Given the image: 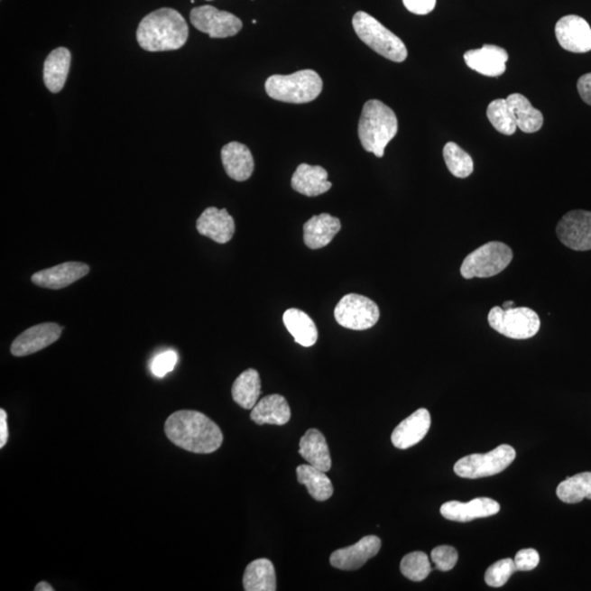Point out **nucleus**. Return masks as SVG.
<instances>
[{"mask_svg":"<svg viewBox=\"0 0 591 591\" xmlns=\"http://www.w3.org/2000/svg\"><path fill=\"white\" fill-rule=\"evenodd\" d=\"M501 505L492 498L479 497L469 503L447 502L440 508L441 516L451 522H467L475 519L494 516Z\"/></svg>","mask_w":591,"mask_h":591,"instance_id":"nucleus-17","label":"nucleus"},{"mask_svg":"<svg viewBox=\"0 0 591 591\" xmlns=\"http://www.w3.org/2000/svg\"><path fill=\"white\" fill-rule=\"evenodd\" d=\"M178 363V354L174 351H166L157 355L152 359L151 369L152 373L158 378L166 376L171 373Z\"/></svg>","mask_w":591,"mask_h":591,"instance_id":"nucleus-37","label":"nucleus"},{"mask_svg":"<svg viewBox=\"0 0 591 591\" xmlns=\"http://www.w3.org/2000/svg\"><path fill=\"white\" fill-rule=\"evenodd\" d=\"M321 77L315 70L305 69L291 75H273L266 80L265 90L272 99L286 104H308L320 96Z\"/></svg>","mask_w":591,"mask_h":591,"instance_id":"nucleus-4","label":"nucleus"},{"mask_svg":"<svg viewBox=\"0 0 591 591\" xmlns=\"http://www.w3.org/2000/svg\"><path fill=\"white\" fill-rule=\"evenodd\" d=\"M513 260V251L505 244L500 241H492L480 246L464 261L461 265L460 273L466 280L487 279L502 273Z\"/></svg>","mask_w":591,"mask_h":591,"instance_id":"nucleus-6","label":"nucleus"},{"mask_svg":"<svg viewBox=\"0 0 591 591\" xmlns=\"http://www.w3.org/2000/svg\"><path fill=\"white\" fill-rule=\"evenodd\" d=\"M487 320L495 331L513 340H527L536 336L541 326L537 312L527 307L506 310L498 306L492 308Z\"/></svg>","mask_w":591,"mask_h":591,"instance_id":"nucleus-7","label":"nucleus"},{"mask_svg":"<svg viewBox=\"0 0 591 591\" xmlns=\"http://www.w3.org/2000/svg\"><path fill=\"white\" fill-rule=\"evenodd\" d=\"M340 219L330 214L313 216L303 225V240L312 250L325 248L341 230Z\"/></svg>","mask_w":591,"mask_h":591,"instance_id":"nucleus-21","label":"nucleus"},{"mask_svg":"<svg viewBox=\"0 0 591 591\" xmlns=\"http://www.w3.org/2000/svg\"><path fill=\"white\" fill-rule=\"evenodd\" d=\"M35 591H53L54 588L48 583L41 582L37 585V587L34 588Z\"/></svg>","mask_w":591,"mask_h":591,"instance_id":"nucleus-42","label":"nucleus"},{"mask_svg":"<svg viewBox=\"0 0 591 591\" xmlns=\"http://www.w3.org/2000/svg\"><path fill=\"white\" fill-rule=\"evenodd\" d=\"M189 27L183 15L171 8H162L146 15L138 25L137 41L148 52H166L187 43Z\"/></svg>","mask_w":591,"mask_h":591,"instance_id":"nucleus-2","label":"nucleus"},{"mask_svg":"<svg viewBox=\"0 0 591 591\" xmlns=\"http://www.w3.org/2000/svg\"><path fill=\"white\" fill-rule=\"evenodd\" d=\"M516 569L521 572H528L536 568L540 562V555L537 549H523L516 554L515 559Z\"/></svg>","mask_w":591,"mask_h":591,"instance_id":"nucleus-38","label":"nucleus"},{"mask_svg":"<svg viewBox=\"0 0 591 591\" xmlns=\"http://www.w3.org/2000/svg\"><path fill=\"white\" fill-rule=\"evenodd\" d=\"M169 440L194 454H212L224 440L218 425L198 411H178L169 416L164 424Z\"/></svg>","mask_w":591,"mask_h":591,"instance_id":"nucleus-1","label":"nucleus"},{"mask_svg":"<svg viewBox=\"0 0 591 591\" xmlns=\"http://www.w3.org/2000/svg\"><path fill=\"white\" fill-rule=\"evenodd\" d=\"M61 331L63 328L56 323H41L20 334L13 342L10 352L15 357H23L42 351L59 340Z\"/></svg>","mask_w":591,"mask_h":591,"instance_id":"nucleus-13","label":"nucleus"},{"mask_svg":"<svg viewBox=\"0 0 591 591\" xmlns=\"http://www.w3.org/2000/svg\"><path fill=\"white\" fill-rule=\"evenodd\" d=\"M513 306V301H506L503 303V309H511Z\"/></svg>","mask_w":591,"mask_h":591,"instance_id":"nucleus-43","label":"nucleus"},{"mask_svg":"<svg viewBox=\"0 0 591 591\" xmlns=\"http://www.w3.org/2000/svg\"><path fill=\"white\" fill-rule=\"evenodd\" d=\"M291 187L296 192L313 198L327 193L332 188V183L328 180L325 168L302 163L292 176Z\"/></svg>","mask_w":591,"mask_h":591,"instance_id":"nucleus-22","label":"nucleus"},{"mask_svg":"<svg viewBox=\"0 0 591 591\" xmlns=\"http://www.w3.org/2000/svg\"><path fill=\"white\" fill-rule=\"evenodd\" d=\"M244 587L246 591L276 590L275 568L270 559H255L246 567L244 575Z\"/></svg>","mask_w":591,"mask_h":591,"instance_id":"nucleus-28","label":"nucleus"},{"mask_svg":"<svg viewBox=\"0 0 591 591\" xmlns=\"http://www.w3.org/2000/svg\"><path fill=\"white\" fill-rule=\"evenodd\" d=\"M557 235L569 249L591 250V212L577 209L565 214L557 226Z\"/></svg>","mask_w":591,"mask_h":591,"instance_id":"nucleus-11","label":"nucleus"},{"mask_svg":"<svg viewBox=\"0 0 591 591\" xmlns=\"http://www.w3.org/2000/svg\"><path fill=\"white\" fill-rule=\"evenodd\" d=\"M401 573L413 582H421L429 577L431 572L428 554L424 552H412L405 555L400 565Z\"/></svg>","mask_w":591,"mask_h":591,"instance_id":"nucleus-34","label":"nucleus"},{"mask_svg":"<svg viewBox=\"0 0 591 591\" xmlns=\"http://www.w3.org/2000/svg\"><path fill=\"white\" fill-rule=\"evenodd\" d=\"M430 423V414L428 410L415 411L395 428L392 436V444L399 449L411 448L428 435Z\"/></svg>","mask_w":591,"mask_h":591,"instance_id":"nucleus-19","label":"nucleus"},{"mask_svg":"<svg viewBox=\"0 0 591 591\" xmlns=\"http://www.w3.org/2000/svg\"><path fill=\"white\" fill-rule=\"evenodd\" d=\"M199 233L215 243L224 245L229 243L235 235V220L227 209L208 208L199 216L197 222Z\"/></svg>","mask_w":591,"mask_h":591,"instance_id":"nucleus-18","label":"nucleus"},{"mask_svg":"<svg viewBox=\"0 0 591 591\" xmlns=\"http://www.w3.org/2000/svg\"><path fill=\"white\" fill-rule=\"evenodd\" d=\"M405 8L415 14H429L436 6V0H403Z\"/></svg>","mask_w":591,"mask_h":591,"instance_id":"nucleus-39","label":"nucleus"},{"mask_svg":"<svg viewBox=\"0 0 591 591\" xmlns=\"http://www.w3.org/2000/svg\"><path fill=\"white\" fill-rule=\"evenodd\" d=\"M577 90L585 104L591 106V73L580 77L577 81Z\"/></svg>","mask_w":591,"mask_h":591,"instance_id":"nucleus-40","label":"nucleus"},{"mask_svg":"<svg viewBox=\"0 0 591 591\" xmlns=\"http://www.w3.org/2000/svg\"><path fill=\"white\" fill-rule=\"evenodd\" d=\"M282 320L296 343L305 347L315 346L318 340V328L306 312L291 308L285 311Z\"/></svg>","mask_w":591,"mask_h":591,"instance_id":"nucleus-27","label":"nucleus"},{"mask_svg":"<svg viewBox=\"0 0 591 591\" xmlns=\"http://www.w3.org/2000/svg\"><path fill=\"white\" fill-rule=\"evenodd\" d=\"M557 495L568 503H577L585 498L591 500V472L578 473L559 483Z\"/></svg>","mask_w":591,"mask_h":591,"instance_id":"nucleus-31","label":"nucleus"},{"mask_svg":"<svg viewBox=\"0 0 591 591\" xmlns=\"http://www.w3.org/2000/svg\"><path fill=\"white\" fill-rule=\"evenodd\" d=\"M353 27L358 38L383 58L402 63L408 58L407 46L397 35L367 13L358 12L353 18Z\"/></svg>","mask_w":591,"mask_h":591,"instance_id":"nucleus-5","label":"nucleus"},{"mask_svg":"<svg viewBox=\"0 0 591 591\" xmlns=\"http://www.w3.org/2000/svg\"><path fill=\"white\" fill-rule=\"evenodd\" d=\"M235 402L245 410H252L259 402L261 394L260 374L255 369L245 370L240 374L231 389Z\"/></svg>","mask_w":591,"mask_h":591,"instance_id":"nucleus-29","label":"nucleus"},{"mask_svg":"<svg viewBox=\"0 0 591 591\" xmlns=\"http://www.w3.org/2000/svg\"><path fill=\"white\" fill-rule=\"evenodd\" d=\"M398 118L393 110L379 100L365 104L358 125L359 141L365 151L383 158L384 149L398 133Z\"/></svg>","mask_w":591,"mask_h":591,"instance_id":"nucleus-3","label":"nucleus"},{"mask_svg":"<svg viewBox=\"0 0 591 591\" xmlns=\"http://www.w3.org/2000/svg\"><path fill=\"white\" fill-rule=\"evenodd\" d=\"M89 271L90 267L81 262H66L37 272L31 277V281L42 289L61 290L85 277Z\"/></svg>","mask_w":591,"mask_h":591,"instance_id":"nucleus-15","label":"nucleus"},{"mask_svg":"<svg viewBox=\"0 0 591 591\" xmlns=\"http://www.w3.org/2000/svg\"><path fill=\"white\" fill-rule=\"evenodd\" d=\"M189 18L195 28L213 39L235 37L243 29V22L235 14L208 5L192 9Z\"/></svg>","mask_w":591,"mask_h":591,"instance_id":"nucleus-10","label":"nucleus"},{"mask_svg":"<svg viewBox=\"0 0 591 591\" xmlns=\"http://www.w3.org/2000/svg\"><path fill=\"white\" fill-rule=\"evenodd\" d=\"M555 35L564 50L572 53H587L591 51V28L579 15L569 14L559 20Z\"/></svg>","mask_w":591,"mask_h":591,"instance_id":"nucleus-12","label":"nucleus"},{"mask_svg":"<svg viewBox=\"0 0 591 591\" xmlns=\"http://www.w3.org/2000/svg\"><path fill=\"white\" fill-rule=\"evenodd\" d=\"M222 161L226 172L235 181H246L254 171V156L244 143L233 142L225 145Z\"/></svg>","mask_w":591,"mask_h":591,"instance_id":"nucleus-20","label":"nucleus"},{"mask_svg":"<svg viewBox=\"0 0 591 591\" xmlns=\"http://www.w3.org/2000/svg\"><path fill=\"white\" fill-rule=\"evenodd\" d=\"M516 458V450L510 445H501L487 454H473L460 459L454 466L457 476L465 479H480L498 475L507 469Z\"/></svg>","mask_w":591,"mask_h":591,"instance_id":"nucleus-8","label":"nucleus"},{"mask_svg":"<svg viewBox=\"0 0 591 591\" xmlns=\"http://www.w3.org/2000/svg\"><path fill=\"white\" fill-rule=\"evenodd\" d=\"M300 455L313 466L323 472L331 470L332 460L330 450L320 430L311 429L301 437Z\"/></svg>","mask_w":591,"mask_h":591,"instance_id":"nucleus-24","label":"nucleus"},{"mask_svg":"<svg viewBox=\"0 0 591 591\" xmlns=\"http://www.w3.org/2000/svg\"><path fill=\"white\" fill-rule=\"evenodd\" d=\"M71 63L69 49L59 48L51 52L45 60L43 79L46 88L58 94L64 88Z\"/></svg>","mask_w":591,"mask_h":591,"instance_id":"nucleus-25","label":"nucleus"},{"mask_svg":"<svg viewBox=\"0 0 591 591\" xmlns=\"http://www.w3.org/2000/svg\"><path fill=\"white\" fill-rule=\"evenodd\" d=\"M296 472L298 482L307 486L308 492L316 501L325 502L333 495L332 482L326 475L327 472L311 465L300 466Z\"/></svg>","mask_w":591,"mask_h":591,"instance_id":"nucleus-30","label":"nucleus"},{"mask_svg":"<svg viewBox=\"0 0 591 591\" xmlns=\"http://www.w3.org/2000/svg\"><path fill=\"white\" fill-rule=\"evenodd\" d=\"M506 101L515 117L519 130L527 134L541 130L544 122L543 115L532 106L525 96L513 94L507 97Z\"/></svg>","mask_w":591,"mask_h":591,"instance_id":"nucleus-26","label":"nucleus"},{"mask_svg":"<svg viewBox=\"0 0 591 591\" xmlns=\"http://www.w3.org/2000/svg\"><path fill=\"white\" fill-rule=\"evenodd\" d=\"M382 548V540L376 536H367L359 540L354 546L337 549L330 558L333 568L342 570L361 568L368 559L376 557Z\"/></svg>","mask_w":591,"mask_h":591,"instance_id":"nucleus-14","label":"nucleus"},{"mask_svg":"<svg viewBox=\"0 0 591 591\" xmlns=\"http://www.w3.org/2000/svg\"><path fill=\"white\" fill-rule=\"evenodd\" d=\"M516 565L512 559H503L491 565L485 573V583L491 587H502L516 572Z\"/></svg>","mask_w":591,"mask_h":591,"instance_id":"nucleus-35","label":"nucleus"},{"mask_svg":"<svg viewBox=\"0 0 591 591\" xmlns=\"http://www.w3.org/2000/svg\"><path fill=\"white\" fill-rule=\"evenodd\" d=\"M8 436L7 413L2 409L0 410V448L7 444Z\"/></svg>","mask_w":591,"mask_h":591,"instance_id":"nucleus-41","label":"nucleus"},{"mask_svg":"<svg viewBox=\"0 0 591 591\" xmlns=\"http://www.w3.org/2000/svg\"><path fill=\"white\" fill-rule=\"evenodd\" d=\"M334 317L338 325L351 330L363 331L376 326L380 311L377 303L369 298L348 294L338 301Z\"/></svg>","mask_w":591,"mask_h":591,"instance_id":"nucleus-9","label":"nucleus"},{"mask_svg":"<svg viewBox=\"0 0 591 591\" xmlns=\"http://www.w3.org/2000/svg\"><path fill=\"white\" fill-rule=\"evenodd\" d=\"M251 420L258 425H285L291 416V408L284 397L271 394L259 401L252 409Z\"/></svg>","mask_w":591,"mask_h":591,"instance_id":"nucleus-23","label":"nucleus"},{"mask_svg":"<svg viewBox=\"0 0 591 591\" xmlns=\"http://www.w3.org/2000/svg\"><path fill=\"white\" fill-rule=\"evenodd\" d=\"M488 121L497 132L511 136L517 131V123L506 99H496L487 106Z\"/></svg>","mask_w":591,"mask_h":591,"instance_id":"nucleus-32","label":"nucleus"},{"mask_svg":"<svg viewBox=\"0 0 591 591\" xmlns=\"http://www.w3.org/2000/svg\"><path fill=\"white\" fill-rule=\"evenodd\" d=\"M430 558L437 569L441 570V572H449L458 562V552L455 548L440 546L431 551Z\"/></svg>","mask_w":591,"mask_h":591,"instance_id":"nucleus-36","label":"nucleus"},{"mask_svg":"<svg viewBox=\"0 0 591 591\" xmlns=\"http://www.w3.org/2000/svg\"><path fill=\"white\" fill-rule=\"evenodd\" d=\"M464 58L469 69L487 77H498L505 73L506 64L510 59L505 49L492 44L467 51Z\"/></svg>","mask_w":591,"mask_h":591,"instance_id":"nucleus-16","label":"nucleus"},{"mask_svg":"<svg viewBox=\"0 0 591 591\" xmlns=\"http://www.w3.org/2000/svg\"><path fill=\"white\" fill-rule=\"evenodd\" d=\"M444 159L447 168L452 176L466 179L471 176L475 164L469 153L457 145L456 143H447L444 147Z\"/></svg>","mask_w":591,"mask_h":591,"instance_id":"nucleus-33","label":"nucleus"}]
</instances>
